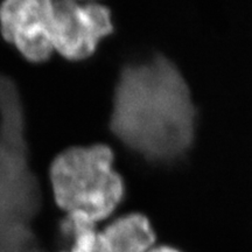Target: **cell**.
Wrapping results in <instances>:
<instances>
[{"instance_id":"cell-5","label":"cell","mask_w":252,"mask_h":252,"mask_svg":"<svg viewBox=\"0 0 252 252\" xmlns=\"http://www.w3.org/2000/svg\"><path fill=\"white\" fill-rule=\"evenodd\" d=\"M156 243V230L149 217L130 213L98 228L94 252H147Z\"/></svg>"},{"instance_id":"cell-6","label":"cell","mask_w":252,"mask_h":252,"mask_svg":"<svg viewBox=\"0 0 252 252\" xmlns=\"http://www.w3.org/2000/svg\"><path fill=\"white\" fill-rule=\"evenodd\" d=\"M147 252H185L180 248L171 244H159L156 243Z\"/></svg>"},{"instance_id":"cell-3","label":"cell","mask_w":252,"mask_h":252,"mask_svg":"<svg viewBox=\"0 0 252 252\" xmlns=\"http://www.w3.org/2000/svg\"><path fill=\"white\" fill-rule=\"evenodd\" d=\"M113 32L111 13L97 2L55 0L53 23L54 53L70 61L90 58L104 37Z\"/></svg>"},{"instance_id":"cell-2","label":"cell","mask_w":252,"mask_h":252,"mask_svg":"<svg viewBox=\"0 0 252 252\" xmlns=\"http://www.w3.org/2000/svg\"><path fill=\"white\" fill-rule=\"evenodd\" d=\"M113 160L111 149L103 144L71 147L55 158L50 185L65 216L98 225L115 214L124 198L125 186Z\"/></svg>"},{"instance_id":"cell-1","label":"cell","mask_w":252,"mask_h":252,"mask_svg":"<svg viewBox=\"0 0 252 252\" xmlns=\"http://www.w3.org/2000/svg\"><path fill=\"white\" fill-rule=\"evenodd\" d=\"M196 110L188 86L161 55L122 69L110 127L127 149L153 162H171L191 146Z\"/></svg>"},{"instance_id":"cell-7","label":"cell","mask_w":252,"mask_h":252,"mask_svg":"<svg viewBox=\"0 0 252 252\" xmlns=\"http://www.w3.org/2000/svg\"><path fill=\"white\" fill-rule=\"evenodd\" d=\"M76 1H83V0H76ZM84 1H86V0H84Z\"/></svg>"},{"instance_id":"cell-4","label":"cell","mask_w":252,"mask_h":252,"mask_svg":"<svg viewBox=\"0 0 252 252\" xmlns=\"http://www.w3.org/2000/svg\"><path fill=\"white\" fill-rule=\"evenodd\" d=\"M55 0H4L0 31L28 61L45 62L54 53L53 23Z\"/></svg>"}]
</instances>
